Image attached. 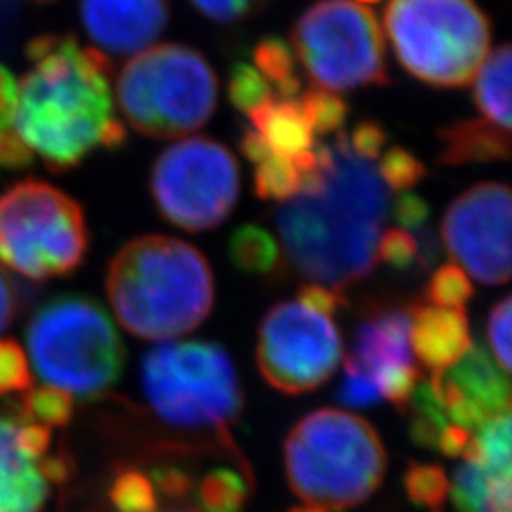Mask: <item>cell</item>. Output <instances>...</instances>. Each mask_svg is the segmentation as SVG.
Returning a JSON list of instances; mask_svg holds the SVG:
<instances>
[{
	"mask_svg": "<svg viewBox=\"0 0 512 512\" xmlns=\"http://www.w3.org/2000/svg\"><path fill=\"white\" fill-rule=\"evenodd\" d=\"M473 294L475 289L469 277L456 264L440 266L439 270L433 272L425 287V300L440 308L465 310Z\"/></svg>",
	"mask_w": 512,
	"mask_h": 512,
	"instance_id": "obj_32",
	"label": "cell"
},
{
	"mask_svg": "<svg viewBox=\"0 0 512 512\" xmlns=\"http://www.w3.org/2000/svg\"><path fill=\"white\" fill-rule=\"evenodd\" d=\"M378 173L387 186L404 192L406 188H412L423 181V177L427 175V169L406 148L393 147L387 148Z\"/></svg>",
	"mask_w": 512,
	"mask_h": 512,
	"instance_id": "obj_34",
	"label": "cell"
},
{
	"mask_svg": "<svg viewBox=\"0 0 512 512\" xmlns=\"http://www.w3.org/2000/svg\"><path fill=\"white\" fill-rule=\"evenodd\" d=\"M38 376L82 399L109 391L124 372L126 349L105 308L82 294L44 302L27 325Z\"/></svg>",
	"mask_w": 512,
	"mask_h": 512,
	"instance_id": "obj_5",
	"label": "cell"
},
{
	"mask_svg": "<svg viewBox=\"0 0 512 512\" xmlns=\"http://www.w3.org/2000/svg\"><path fill=\"white\" fill-rule=\"evenodd\" d=\"M349 147L351 150L365 158V160H374L380 156L382 148L385 147L387 135H385L384 128L378 122L372 120H365L361 124H357L351 137H348Z\"/></svg>",
	"mask_w": 512,
	"mask_h": 512,
	"instance_id": "obj_40",
	"label": "cell"
},
{
	"mask_svg": "<svg viewBox=\"0 0 512 512\" xmlns=\"http://www.w3.org/2000/svg\"><path fill=\"white\" fill-rule=\"evenodd\" d=\"M357 2H365V4H374V2H380V0H357Z\"/></svg>",
	"mask_w": 512,
	"mask_h": 512,
	"instance_id": "obj_52",
	"label": "cell"
},
{
	"mask_svg": "<svg viewBox=\"0 0 512 512\" xmlns=\"http://www.w3.org/2000/svg\"><path fill=\"white\" fill-rule=\"evenodd\" d=\"M160 215L186 232L213 230L239 198L236 156L209 137H190L164 150L150 173Z\"/></svg>",
	"mask_w": 512,
	"mask_h": 512,
	"instance_id": "obj_11",
	"label": "cell"
},
{
	"mask_svg": "<svg viewBox=\"0 0 512 512\" xmlns=\"http://www.w3.org/2000/svg\"><path fill=\"white\" fill-rule=\"evenodd\" d=\"M384 23L399 63L435 88L469 86L492 42L475 0H389Z\"/></svg>",
	"mask_w": 512,
	"mask_h": 512,
	"instance_id": "obj_7",
	"label": "cell"
},
{
	"mask_svg": "<svg viewBox=\"0 0 512 512\" xmlns=\"http://www.w3.org/2000/svg\"><path fill=\"white\" fill-rule=\"evenodd\" d=\"M429 384L450 423L473 433L511 412L509 378L482 346H471L456 365L435 372Z\"/></svg>",
	"mask_w": 512,
	"mask_h": 512,
	"instance_id": "obj_15",
	"label": "cell"
},
{
	"mask_svg": "<svg viewBox=\"0 0 512 512\" xmlns=\"http://www.w3.org/2000/svg\"><path fill=\"white\" fill-rule=\"evenodd\" d=\"M346 370L372 380L382 399L404 410L416 389L418 370L410 346V311L374 308L359 325Z\"/></svg>",
	"mask_w": 512,
	"mask_h": 512,
	"instance_id": "obj_14",
	"label": "cell"
},
{
	"mask_svg": "<svg viewBox=\"0 0 512 512\" xmlns=\"http://www.w3.org/2000/svg\"><path fill=\"white\" fill-rule=\"evenodd\" d=\"M293 48L321 90L349 92L389 84L384 33L376 16L357 2H315L294 25Z\"/></svg>",
	"mask_w": 512,
	"mask_h": 512,
	"instance_id": "obj_10",
	"label": "cell"
},
{
	"mask_svg": "<svg viewBox=\"0 0 512 512\" xmlns=\"http://www.w3.org/2000/svg\"><path fill=\"white\" fill-rule=\"evenodd\" d=\"M33 387V376L23 348L16 340H0V395L23 393Z\"/></svg>",
	"mask_w": 512,
	"mask_h": 512,
	"instance_id": "obj_35",
	"label": "cell"
},
{
	"mask_svg": "<svg viewBox=\"0 0 512 512\" xmlns=\"http://www.w3.org/2000/svg\"><path fill=\"white\" fill-rule=\"evenodd\" d=\"M440 165L488 164L511 160V129L486 118L459 120L439 129Z\"/></svg>",
	"mask_w": 512,
	"mask_h": 512,
	"instance_id": "obj_19",
	"label": "cell"
},
{
	"mask_svg": "<svg viewBox=\"0 0 512 512\" xmlns=\"http://www.w3.org/2000/svg\"><path fill=\"white\" fill-rule=\"evenodd\" d=\"M116 97L137 133L177 139L211 120L219 101V78L198 50L160 44L126 63L116 80Z\"/></svg>",
	"mask_w": 512,
	"mask_h": 512,
	"instance_id": "obj_6",
	"label": "cell"
},
{
	"mask_svg": "<svg viewBox=\"0 0 512 512\" xmlns=\"http://www.w3.org/2000/svg\"><path fill=\"white\" fill-rule=\"evenodd\" d=\"M38 471L42 473L46 482L65 484L73 476V458L65 450H59L50 456L46 454V456H42Z\"/></svg>",
	"mask_w": 512,
	"mask_h": 512,
	"instance_id": "obj_48",
	"label": "cell"
},
{
	"mask_svg": "<svg viewBox=\"0 0 512 512\" xmlns=\"http://www.w3.org/2000/svg\"><path fill=\"white\" fill-rule=\"evenodd\" d=\"M338 397L346 406H353V408L372 406L382 399L378 387L372 380H368L366 376H361L357 372H348V370H346L344 382L340 385Z\"/></svg>",
	"mask_w": 512,
	"mask_h": 512,
	"instance_id": "obj_39",
	"label": "cell"
},
{
	"mask_svg": "<svg viewBox=\"0 0 512 512\" xmlns=\"http://www.w3.org/2000/svg\"><path fill=\"white\" fill-rule=\"evenodd\" d=\"M198 495L205 512H241L249 499V486L238 471L217 467L203 476Z\"/></svg>",
	"mask_w": 512,
	"mask_h": 512,
	"instance_id": "obj_27",
	"label": "cell"
},
{
	"mask_svg": "<svg viewBox=\"0 0 512 512\" xmlns=\"http://www.w3.org/2000/svg\"><path fill=\"white\" fill-rule=\"evenodd\" d=\"M169 0H80V18L93 42L114 55L141 54L164 33Z\"/></svg>",
	"mask_w": 512,
	"mask_h": 512,
	"instance_id": "obj_16",
	"label": "cell"
},
{
	"mask_svg": "<svg viewBox=\"0 0 512 512\" xmlns=\"http://www.w3.org/2000/svg\"><path fill=\"white\" fill-rule=\"evenodd\" d=\"M315 152L325 167L323 188L281 205L275 226L298 274L344 293L376 266L387 186L370 160L351 150L344 131Z\"/></svg>",
	"mask_w": 512,
	"mask_h": 512,
	"instance_id": "obj_1",
	"label": "cell"
},
{
	"mask_svg": "<svg viewBox=\"0 0 512 512\" xmlns=\"http://www.w3.org/2000/svg\"><path fill=\"white\" fill-rule=\"evenodd\" d=\"M25 54L33 67L19 82L16 133L48 169L69 171L97 148L124 147L128 131L112 112L107 55L61 35L33 38Z\"/></svg>",
	"mask_w": 512,
	"mask_h": 512,
	"instance_id": "obj_2",
	"label": "cell"
},
{
	"mask_svg": "<svg viewBox=\"0 0 512 512\" xmlns=\"http://www.w3.org/2000/svg\"><path fill=\"white\" fill-rule=\"evenodd\" d=\"M27 298V289L0 268V334L14 323Z\"/></svg>",
	"mask_w": 512,
	"mask_h": 512,
	"instance_id": "obj_41",
	"label": "cell"
},
{
	"mask_svg": "<svg viewBox=\"0 0 512 512\" xmlns=\"http://www.w3.org/2000/svg\"><path fill=\"white\" fill-rule=\"evenodd\" d=\"M450 495L459 512H511V473L465 461L450 482Z\"/></svg>",
	"mask_w": 512,
	"mask_h": 512,
	"instance_id": "obj_21",
	"label": "cell"
},
{
	"mask_svg": "<svg viewBox=\"0 0 512 512\" xmlns=\"http://www.w3.org/2000/svg\"><path fill=\"white\" fill-rule=\"evenodd\" d=\"M16 410L27 421H35L46 427H65L73 420V395L54 385L29 387L16 403Z\"/></svg>",
	"mask_w": 512,
	"mask_h": 512,
	"instance_id": "obj_26",
	"label": "cell"
},
{
	"mask_svg": "<svg viewBox=\"0 0 512 512\" xmlns=\"http://www.w3.org/2000/svg\"><path fill=\"white\" fill-rule=\"evenodd\" d=\"M19 16L18 0H0V35L6 33Z\"/></svg>",
	"mask_w": 512,
	"mask_h": 512,
	"instance_id": "obj_50",
	"label": "cell"
},
{
	"mask_svg": "<svg viewBox=\"0 0 512 512\" xmlns=\"http://www.w3.org/2000/svg\"><path fill=\"white\" fill-rule=\"evenodd\" d=\"M239 148H241L243 156L253 164H260V162L268 160L274 154L272 148L268 147V143L264 141V137L256 129H249V131L243 133Z\"/></svg>",
	"mask_w": 512,
	"mask_h": 512,
	"instance_id": "obj_49",
	"label": "cell"
},
{
	"mask_svg": "<svg viewBox=\"0 0 512 512\" xmlns=\"http://www.w3.org/2000/svg\"><path fill=\"white\" fill-rule=\"evenodd\" d=\"M192 6L215 23H238L253 18L270 0H190Z\"/></svg>",
	"mask_w": 512,
	"mask_h": 512,
	"instance_id": "obj_38",
	"label": "cell"
},
{
	"mask_svg": "<svg viewBox=\"0 0 512 512\" xmlns=\"http://www.w3.org/2000/svg\"><path fill=\"white\" fill-rule=\"evenodd\" d=\"M228 253L238 270L251 275L272 274L281 256L274 236L258 224L236 228L228 241Z\"/></svg>",
	"mask_w": 512,
	"mask_h": 512,
	"instance_id": "obj_23",
	"label": "cell"
},
{
	"mask_svg": "<svg viewBox=\"0 0 512 512\" xmlns=\"http://www.w3.org/2000/svg\"><path fill=\"white\" fill-rule=\"evenodd\" d=\"M384 442L368 421L323 408L294 425L285 442V473L311 507L344 511L365 503L384 480Z\"/></svg>",
	"mask_w": 512,
	"mask_h": 512,
	"instance_id": "obj_4",
	"label": "cell"
},
{
	"mask_svg": "<svg viewBox=\"0 0 512 512\" xmlns=\"http://www.w3.org/2000/svg\"><path fill=\"white\" fill-rule=\"evenodd\" d=\"M154 486L167 497H184L192 490V478L179 467H162L154 473Z\"/></svg>",
	"mask_w": 512,
	"mask_h": 512,
	"instance_id": "obj_47",
	"label": "cell"
},
{
	"mask_svg": "<svg viewBox=\"0 0 512 512\" xmlns=\"http://www.w3.org/2000/svg\"><path fill=\"white\" fill-rule=\"evenodd\" d=\"M429 205L412 192H401L397 200L393 202V217L403 226L410 230H421L429 220Z\"/></svg>",
	"mask_w": 512,
	"mask_h": 512,
	"instance_id": "obj_43",
	"label": "cell"
},
{
	"mask_svg": "<svg viewBox=\"0 0 512 512\" xmlns=\"http://www.w3.org/2000/svg\"><path fill=\"white\" fill-rule=\"evenodd\" d=\"M511 59V44H503L476 73V107L503 129H511Z\"/></svg>",
	"mask_w": 512,
	"mask_h": 512,
	"instance_id": "obj_22",
	"label": "cell"
},
{
	"mask_svg": "<svg viewBox=\"0 0 512 512\" xmlns=\"http://www.w3.org/2000/svg\"><path fill=\"white\" fill-rule=\"evenodd\" d=\"M90 245L82 207L63 190L35 179L0 196V262L29 279L73 274Z\"/></svg>",
	"mask_w": 512,
	"mask_h": 512,
	"instance_id": "obj_9",
	"label": "cell"
},
{
	"mask_svg": "<svg viewBox=\"0 0 512 512\" xmlns=\"http://www.w3.org/2000/svg\"><path fill=\"white\" fill-rule=\"evenodd\" d=\"M410 346L421 365L442 372L471 349L465 310L416 304L410 308Z\"/></svg>",
	"mask_w": 512,
	"mask_h": 512,
	"instance_id": "obj_17",
	"label": "cell"
},
{
	"mask_svg": "<svg viewBox=\"0 0 512 512\" xmlns=\"http://www.w3.org/2000/svg\"><path fill=\"white\" fill-rule=\"evenodd\" d=\"M141 382L150 408L179 429H220L243 406L228 353L209 342H169L148 351Z\"/></svg>",
	"mask_w": 512,
	"mask_h": 512,
	"instance_id": "obj_8",
	"label": "cell"
},
{
	"mask_svg": "<svg viewBox=\"0 0 512 512\" xmlns=\"http://www.w3.org/2000/svg\"><path fill=\"white\" fill-rule=\"evenodd\" d=\"M16 444L27 458L37 461L38 458L48 454L50 444H52V431H50V427L40 425V423H25V425L19 423L18 431H16Z\"/></svg>",
	"mask_w": 512,
	"mask_h": 512,
	"instance_id": "obj_44",
	"label": "cell"
},
{
	"mask_svg": "<svg viewBox=\"0 0 512 512\" xmlns=\"http://www.w3.org/2000/svg\"><path fill=\"white\" fill-rule=\"evenodd\" d=\"M511 304V296H505L492 308L488 319V340L495 363L505 374L511 370Z\"/></svg>",
	"mask_w": 512,
	"mask_h": 512,
	"instance_id": "obj_37",
	"label": "cell"
},
{
	"mask_svg": "<svg viewBox=\"0 0 512 512\" xmlns=\"http://www.w3.org/2000/svg\"><path fill=\"white\" fill-rule=\"evenodd\" d=\"M304 120L308 122L311 133L329 135L338 133L348 120V103L329 90L313 88L304 93L300 101H296Z\"/></svg>",
	"mask_w": 512,
	"mask_h": 512,
	"instance_id": "obj_31",
	"label": "cell"
},
{
	"mask_svg": "<svg viewBox=\"0 0 512 512\" xmlns=\"http://www.w3.org/2000/svg\"><path fill=\"white\" fill-rule=\"evenodd\" d=\"M171 512H190V511H171Z\"/></svg>",
	"mask_w": 512,
	"mask_h": 512,
	"instance_id": "obj_54",
	"label": "cell"
},
{
	"mask_svg": "<svg viewBox=\"0 0 512 512\" xmlns=\"http://www.w3.org/2000/svg\"><path fill=\"white\" fill-rule=\"evenodd\" d=\"M116 512H156L158 499L152 480L139 469H120L109 486Z\"/></svg>",
	"mask_w": 512,
	"mask_h": 512,
	"instance_id": "obj_30",
	"label": "cell"
},
{
	"mask_svg": "<svg viewBox=\"0 0 512 512\" xmlns=\"http://www.w3.org/2000/svg\"><path fill=\"white\" fill-rule=\"evenodd\" d=\"M228 97L236 109L253 112L274 99L272 84L247 63H236L230 71Z\"/></svg>",
	"mask_w": 512,
	"mask_h": 512,
	"instance_id": "obj_33",
	"label": "cell"
},
{
	"mask_svg": "<svg viewBox=\"0 0 512 512\" xmlns=\"http://www.w3.org/2000/svg\"><path fill=\"white\" fill-rule=\"evenodd\" d=\"M33 152L27 147L16 131L0 129V167L25 169L33 165Z\"/></svg>",
	"mask_w": 512,
	"mask_h": 512,
	"instance_id": "obj_45",
	"label": "cell"
},
{
	"mask_svg": "<svg viewBox=\"0 0 512 512\" xmlns=\"http://www.w3.org/2000/svg\"><path fill=\"white\" fill-rule=\"evenodd\" d=\"M418 255V241L403 228L385 230L376 245V258H380L393 270H408Z\"/></svg>",
	"mask_w": 512,
	"mask_h": 512,
	"instance_id": "obj_36",
	"label": "cell"
},
{
	"mask_svg": "<svg viewBox=\"0 0 512 512\" xmlns=\"http://www.w3.org/2000/svg\"><path fill=\"white\" fill-rule=\"evenodd\" d=\"M107 296L120 325L131 334L169 340L207 319L215 304V277L194 245L143 236L110 260Z\"/></svg>",
	"mask_w": 512,
	"mask_h": 512,
	"instance_id": "obj_3",
	"label": "cell"
},
{
	"mask_svg": "<svg viewBox=\"0 0 512 512\" xmlns=\"http://www.w3.org/2000/svg\"><path fill=\"white\" fill-rule=\"evenodd\" d=\"M291 512H325L321 511V509H294V511Z\"/></svg>",
	"mask_w": 512,
	"mask_h": 512,
	"instance_id": "obj_51",
	"label": "cell"
},
{
	"mask_svg": "<svg viewBox=\"0 0 512 512\" xmlns=\"http://www.w3.org/2000/svg\"><path fill=\"white\" fill-rule=\"evenodd\" d=\"M256 131L277 156L294 160L313 150V133L293 99H270L249 112Z\"/></svg>",
	"mask_w": 512,
	"mask_h": 512,
	"instance_id": "obj_20",
	"label": "cell"
},
{
	"mask_svg": "<svg viewBox=\"0 0 512 512\" xmlns=\"http://www.w3.org/2000/svg\"><path fill=\"white\" fill-rule=\"evenodd\" d=\"M255 69L262 74L281 99H294L300 93V78L296 76V65L291 46L279 37L262 38L253 52Z\"/></svg>",
	"mask_w": 512,
	"mask_h": 512,
	"instance_id": "obj_25",
	"label": "cell"
},
{
	"mask_svg": "<svg viewBox=\"0 0 512 512\" xmlns=\"http://www.w3.org/2000/svg\"><path fill=\"white\" fill-rule=\"evenodd\" d=\"M404 490L412 503L429 512H444L450 480L437 465L412 463L404 475Z\"/></svg>",
	"mask_w": 512,
	"mask_h": 512,
	"instance_id": "obj_29",
	"label": "cell"
},
{
	"mask_svg": "<svg viewBox=\"0 0 512 512\" xmlns=\"http://www.w3.org/2000/svg\"><path fill=\"white\" fill-rule=\"evenodd\" d=\"M300 304L310 308V310L323 313V315H334L342 306H346V296L340 291H334L325 285L319 283H308L304 287H300L298 291Z\"/></svg>",
	"mask_w": 512,
	"mask_h": 512,
	"instance_id": "obj_42",
	"label": "cell"
},
{
	"mask_svg": "<svg viewBox=\"0 0 512 512\" xmlns=\"http://www.w3.org/2000/svg\"><path fill=\"white\" fill-rule=\"evenodd\" d=\"M18 425L14 418H0V512H37L50 488L37 461L19 450Z\"/></svg>",
	"mask_w": 512,
	"mask_h": 512,
	"instance_id": "obj_18",
	"label": "cell"
},
{
	"mask_svg": "<svg viewBox=\"0 0 512 512\" xmlns=\"http://www.w3.org/2000/svg\"><path fill=\"white\" fill-rule=\"evenodd\" d=\"M463 458L490 471L511 473V412L476 429Z\"/></svg>",
	"mask_w": 512,
	"mask_h": 512,
	"instance_id": "obj_24",
	"label": "cell"
},
{
	"mask_svg": "<svg viewBox=\"0 0 512 512\" xmlns=\"http://www.w3.org/2000/svg\"><path fill=\"white\" fill-rule=\"evenodd\" d=\"M511 211V188L484 183L463 192L442 219L444 247L480 283L511 279Z\"/></svg>",
	"mask_w": 512,
	"mask_h": 512,
	"instance_id": "obj_13",
	"label": "cell"
},
{
	"mask_svg": "<svg viewBox=\"0 0 512 512\" xmlns=\"http://www.w3.org/2000/svg\"><path fill=\"white\" fill-rule=\"evenodd\" d=\"M300 171L296 165L272 154L268 160L256 164L255 194L260 200H274V202H289L296 194H300Z\"/></svg>",
	"mask_w": 512,
	"mask_h": 512,
	"instance_id": "obj_28",
	"label": "cell"
},
{
	"mask_svg": "<svg viewBox=\"0 0 512 512\" xmlns=\"http://www.w3.org/2000/svg\"><path fill=\"white\" fill-rule=\"evenodd\" d=\"M37 2H52V0H37Z\"/></svg>",
	"mask_w": 512,
	"mask_h": 512,
	"instance_id": "obj_53",
	"label": "cell"
},
{
	"mask_svg": "<svg viewBox=\"0 0 512 512\" xmlns=\"http://www.w3.org/2000/svg\"><path fill=\"white\" fill-rule=\"evenodd\" d=\"M342 359V338L332 319L283 302L266 313L256 340L262 378L285 395H302L325 384Z\"/></svg>",
	"mask_w": 512,
	"mask_h": 512,
	"instance_id": "obj_12",
	"label": "cell"
},
{
	"mask_svg": "<svg viewBox=\"0 0 512 512\" xmlns=\"http://www.w3.org/2000/svg\"><path fill=\"white\" fill-rule=\"evenodd\" d=\"M18 84L12 71L0 63V129H10L18 110Z\"/></svg>",
	"mask_w": 512,
	"mask_h": 512,
	"instance_id": "obj_46",
	"label": "cell"
}]
</instances>
